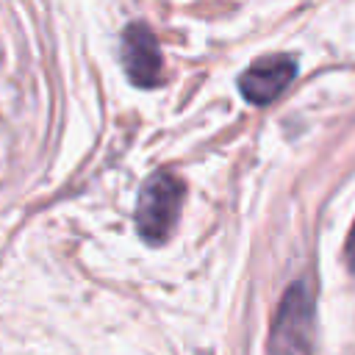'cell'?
<instances>
[{"label": "cell", "mask_w": 355, "mask_h": 355, "mask_svg": "<svg viewBox=\"0 0 355 355\" xmlns=\"http://www.w3.org/2000/svg\"><path fill=\"white\" fill-rule=\"evenodd\" d=\"M183 194H186V186L178 175L166 172V169H158L153 172L141 189H139V200H136V214H133V222H136V233L158 247V244H166L178 219H180V208H183Z\"/></svg>", "instance_id": "1"}, {"label": "cell", "mask_w": 355, "mask_h": 355, "mask_svg": "<svg viewBox=\"0 0 355 355\" xmlns=\"http://www.w3.org/2000/svg\"><path fill=\"white\" fill-rule=\"evenodd\" d=\"M313 291L305 280L291 283L272 316L266 355H313Z\"/></svg>", "instance_id": "2"}, {"label": "cell", "mask_w": 355, "mask_h": 355, "mask_svg": "<svg viewBox=\"0 0 355 355\" xmlns=\"http://www.w3.org/2000/svg\"><path fill=\"white\" fill-rule=\"evenodd\" d=\"M294 78H297V58L288 53H269L255 58L236 78V86L250 105H269L288 89Z\"/></svg>", "instance_id": "3"}, {"label": "cell", "mask_w": 355, "mask_h": 355, "mask_svg": "<svg viewBox=\"0 0 355 355\" xmlns=\"http://www.w3.org/2000/svg\"><path fill=\"white\" fill-rule=\"evenodd\" d=\"M119 58L125 67V75L139 89H155L164 80V55L155 33L144 22H130L122 31V47Z\"/></svg>", "instance_id": "4"}, {"label": "cell", "mask_w": 355, "mask_h": 355, "mask_svg": "<svg viewBox=\"0 0 355 355\" xmlns=\"http://www.w3.org/2000/svg\"><path fill=\"white\" fill-rule=\"evenodd\" d=\"M344 261H347L349 272H355V222H352V227L347 233V241H344Z\"/></svg>", "instance_id": "5"}]
</instances>
